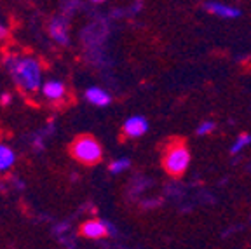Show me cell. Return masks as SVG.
Instances as JSON below:
<instances>
[{
    "label": "cell",
    "instance_id": "3957f363",
    "mask_svg": "<svg viewBox=\"0 0 251 249\" xmlns=\"http://www.w3.org/2000/svg\"><path fill=\"white\" fill-rule=\"evenodd\" d=\"M72 155L82 164H96L101 160L103 150L94 138L80 136L72 145Z\"/></svg>",
    "mask_w": 251,
    "mask_h": 249
},
{
    "label": "cell",
    "instance_id": "5bb4252c",
    "mask_svg": "<svg viewBox=\"0 0 251 249\" xmlns=\"http://www.w3.org/2000/svg\"><path fill=\"white\" fill-rule=\"evenodd\" d=\"M7 37V30H5L4 25H0V40H4Z\"/></svg>",
    "mask_w": 251,
    "mask_h": 249
},
{
    "label": "cell",
    "instance_id": "8992f818",
    "mask_svg": "<svg viewBox=\"0 0 251 249\" xmlns=\"http://www.w3.org/2000/svg\"><path fill=\"white\" fill-rule=\"evenodd\" d=\"M204 9L208 12H211V14L218 16V18H224V20H235V18L241 16L239 9H235L227 4H220V2H206Z\"/></svg>",
    "mask_w": 251,
    "mask_h": 249
},
{
    "label": "cell",
    "instance_id": "2e32d148",
    "mask_svg": "<svg viewBox=\"0 0 251 249\" xmlns=\"http://www.w3.org/2000/svg\"><path fill=\"white\" fill-rule=\"evenodd\" d=\"M93 2H96V4H100V2H105V0H93Z\"/></svg>",
    "mask_w": 251,
    "mask_h": 249
},
{
    "label": "cell",
    "instance_id": "30bf717a",
    "mask_svg": "<svg viewBox=\"0 0 251 249\" xmlns=\"http://www.w3.org/2000/svg\"><path fill=\"white\" fill-rule=\"evenodd\" d=\"M14 160L16 157L11 148L5 147V145H0V173L11 168L12 164H14Z\"/></svg>",
    "mask_w": 251,
    "mask_h": 249
},
{
    "label": "cell",
    "instance_id": "ba28073f",
    "mask_svg": "<svg viewBox=\"0 0 251 249\" xmlns=\"http://www.w3.org/2000/svg\"><path fill=\"white\" fill-rule=\"evenodd\" d=\"M86 98H87V101L96 106H106L112 101V100H110V94H106L105 91L100 89V87H91V89H87Z\"/></svg>",
    "mask_w": 251,
    "mask_h": 249
},
{
    "label": "cell",
    "instance_id": "9c48e42d",
    "mask_svg": "<svg viewBox=\"0 0 251 249\" xmlns=\"http://www.w3.org/2000/svg\"><path fill=\"white\" fill-rule=\"evenodd\" d=\"M42 91L49 100H61L65 94V87L61 82H47V84H44Z\"/></svg>",
    "mask_w": 251,
    "mask_h": 249
},
{
    "label": "cell",
    "instance_id": "7a4b0ae2",
    "mask_svg": "<svg viewBox=\"0 0 251 249\" xmlns=\"http://www.w3.org/2000/svg\"><path fill=\"white\" fill-rule=\"evenodd\" d=\"M190 166V150L185 141H175L168 145L164 155H162V168L173 178H180L187 173Z\"/></svg>",
    "mask_w": 251,
    "mask_h": 249
},
{
    "label": "cell",
    "instance_id": "277c9868",
    "mask_svg": "<svg viewBox=\"0 0 251 249\" xmlns=\"http://www.w3.org/2000/svg\"><path fill=\"white\" fill-rule=\"evenodd\" d=\"M80 234L86 239L98 241V239H103L110 234V226L105 222H100V220H89L80 226Z\"/></svg>",
    "mask_w": 251,
    "mask_h": 249
},
{
    "label": "cell",
    "instance_id": "4fadbf2b",
    "mask_svg": "<svg viewBox=\"0 0 251 249\" xmlns=\"http://www.w3.org/2000/svg\"><path fill=\"white\" fill-rule=\"evenodd\" d=\"M215 129H216L215 122H213V121H204V122H201V124L197 125L196 132H197V136H206V134H211Z\"/></svg>",
    "mask_w": 251,
    "mask_h": 249
},
{
    "label": "cell",
    "instance_id": "52a82bcc",
    "mask_svg": "<svg viewBox=\"0 0 251 249\" xmlns=\"http://www.w3.org/2000/svg\"><path fill=\"white\" fill-rule=\"evenodd\" d=\"M49 30H51V35L56 42L67 46L68 44V25H67V21H65V18H56V20H52Z\"/></svg>",
    "mask_w": 251,
    "mask_h": 249
},
{
    "label": "cell",
    "instance_id": "6da1fadb",
    "mask_svg": "<svg viewBox=\"0 0 251 249\" xmlns=\"http://www.w3.org/2000/svg\"><path fill=\"white\" fill-rule=\"evenodd\" d=\"M14 82L23 91H37L40 86V66L33 58H11L7 61Z\"/></svg>",
    "mask_w": 251,
    "mask_h": 249
},
{
    "label": "cell",
    "instance_id": "9a60e30c",
    "mask_svg": "<svg viewBox=\"0 0 251 249\" xmlns=\"http://www.w3.org/2000/svg\"><path fill=\"white\" fill-rule=\"evenodd\" d=\"M0 100H2V103H4V105H7V103H9V94H4Z\"/></svg>",
    "mask_w": 251,
    "mask_h": 249
},
{
    "label": "cell",
    "instance_id": "8fae6325",
    "mask_svg": "<svg viewBox=\"0 0 251 249\" xmlns=\"http://www.w3.org/2000/svg\"><path fill=\"white\" fill-rule=\"evenodd\" d=\"M250 143H251V134H246V132H244V134H241V136L234 141V145L230 147V153L232 155H237V153L243 152Z\"/></svg>",
    "mask_w": 251,
    "mask_h": 249
},
{
    "label": "cell",
    "instance_id": "7c38bea8",
    "mask_svg": "<svg viewBox=\"0 0 251 249\" xmlns=\"http://www.w3.org/2000/svg\"><path fill=\"white\" fill-rule=\"evenodd\" d=\"M129 166H131L129 159H117V160H114V162L110 164V173L119 174V173L126 171V169H129Z\"/></svg>",
    "mask_w": 251,
    "mask_h": 249
},
{
    "label": "cell",
    "instance_id": "5b68a950",
    "mask_svg": "<svg viewBox=\"0 0 251 249\" xmlns=\"http://www.w3.org/2000/svg\"><path fill=\"white\" fill-rule=\"evenodd\" d=\"M149 131V122L141 115H134V117H129L122 125V132H124L127 138H140L143 136L145 132Z\"/></svg>",
    "mask_w": 251,
    "mask_h": 249
}]
</instances>
